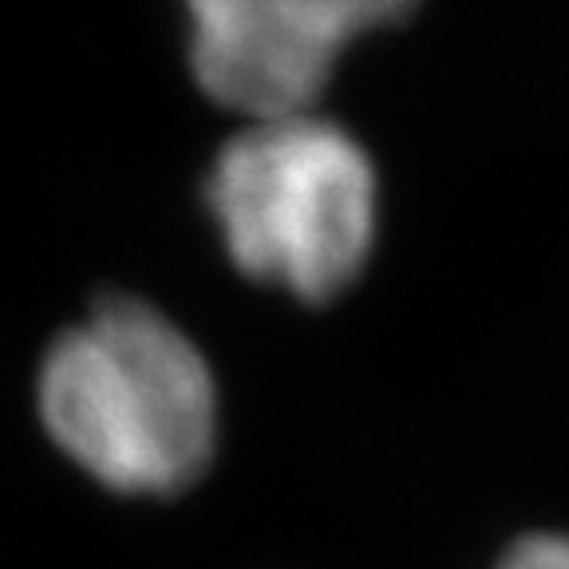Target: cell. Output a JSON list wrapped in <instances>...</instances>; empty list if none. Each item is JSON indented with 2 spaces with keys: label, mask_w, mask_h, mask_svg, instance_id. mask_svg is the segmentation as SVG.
Wrapping results in <instances>:
<instances>
[{
  "label": "cell",
  "mask_w": 569,
  "mask_h": 569,
  "mask_svg": "<svg viewBox=\"0 0 569 569\" xmlns=\"http://www.w3.org/2000/svg\"><path fill=\"white\" fill-rule=\"evenodd\" d=\"M36 411L48 439L119 495H174L218 447V388L206 356L134 297H103L48 345Z\"/></svg>",
  "instance_id": "1"
},
{
  "label": "cell",
  "mask_w": 569,
  "mask_h": 569,
  "mask_svg": "<svg viewBox=\"0 0 569 569\" xmlns=\"http://www.w3.org/2000/svg\"><path fill=\"white\" fill-rule=\"evenodd\" d=\"M226 253L301 301L345 293L376 241V174L360 142L309 111L258 119L206 178Z\"/></svg>",
  "instance_id": "2"
},
{
  "label": "cell",
  "mask_w": 569,
  "mask_h": 569,
  "mask_svg": "<svg viewBox=\"0 0 569 569\" xmlns=\"http://www.w3.org/2000/svg\"><path fill=\"white\" fill-rule=\"evenodd\" d=\"M190 68L213 103L277 119L309 111L348 40L403 20L416 0H182Z\"/></svg>",
  "instance_id": "3"
},
{
  "label": "cell",
  "mask_w": 569,
  "mask_h": 569,
  "mask_svg": "<svg viewBox=\"0 0 569 569\" xmlns=\"http://www.w3.org/2000/svg\"><path fill=\"white\" fill-rule=\"evenodd\" d=\"M498 569H569V538L566 533H533L522 538Z\"/></svg>",
  "instance_id": "4"
}]
</instances>
